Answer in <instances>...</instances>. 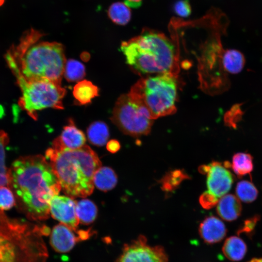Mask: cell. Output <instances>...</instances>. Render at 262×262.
<instances>
[{"mask_svg":"<svg viewBox=\"0 0 262 262\" xmlns=\"http://www.w3.org/2000/svg\"><path fill=\"white\" fill-rule=\"evenodd\" d=\"M8 187L21 212L33 221H43L50 214L49 203L61 190L50 164L41 155L19 157L8 170Z\"/></svg>","mask_w":262,"mask_h":262,"instance_id":"6da1fadb","label":"cell"},{"mask_svg":"<svg viewBox=\"0 0 262 262\" xmlns=\"http://www.w3.org/2000/svg\"><path fill=\"white\" fill-rule=\"evenodd\" d=\"M43 35L29 29L6 53V62L16 81L48 80L61 83L66 62L64 46L56 42H38Z\"/></svg>","mask_w":262,"mask_h":262,"instance_id":"7a4b0ae2","label":"cell"},{"mask_svg":"<svg viewBox=\"0 0 262 262\" xmlns=\"http://www.w3.org/2000/svg\"><path fill=\"white\" fill-rule=\"evenodd\" d=\"M46 157L66 195L71 198L84 197L92 194L94 176L101 163L88 146L76 149L49 148Z\"/></svg>","mask_w":262,"mask_h":262,"instance_id":"3957f363","label":"cell"},{"mask_svg":"<svg viewBox=\"0 0 262 262\" xmlns=\"http://www.w3.org/2000/svg\"><path fill=\"white\" fill-rule=\"evenodd\" d=\"M126 63L137 74H176L177 56L173 42L164 33L144 29L137 36L122 42Z\"/></svg>","mask_w":262,"mask_h":262,"instance_id":"277c9868","label":"cell"},{"mask_svg":"<svg viewBox=\"0 0 262 262\" xmlns=\"http://www.w3.org/2000/svg\"><path fill=\"white\" fill-rule=\"evenodd\" d=\"M42 226L11 218L0 210V262H46Z\"/></svg>","mask_w":262,"mask_h":262,"instance_id":"5b68a950","label":"cell"},{"mask_svg":"<svg viewBox=\"0 0 262 262\" xmlns=\"http://www.w3.org/2000/svg\"><path fill=\"white\" fill-rule=\"evenodd\" d=\"M176 75L169 72L143 77L129 93L147 109L153 119L173 114L178 96Z\"/></svg>","mask_w":262,"mask_h":262,"instance_id":"8992f818","label":"cell"},{"mask_svg":"<svg viewBox=\"0 0 262 262\" xmlns=\"http://www.w3.org/2000/svg\"><path fill=\"white\" fill-rule=\"evenodd\" d=\"M21 92L18 104L33 119L37 118V112L51 108L63 109V99L66 89L61 84L48 80L16 81Z\"/></svg>","mask_w":262,"mask_h":262,"instance_id":"52a82bcc","label":"cell"},{"mask_svg":"<svg viewBox=\"0 0 262 262\" xmlns=\"http://www.w3.org/2000/svg\"><path fill=\"white\" fill-rule=\"evenodd\" d=\"M111 120L125 134L137 137L150 132L154 119L147 109L129 93L117 99Z\"/></svg>","mask_w":262,"mask_h":262,"instance_id":"ba28073f","label":"cell"},{"mask_svg":"<svg viewBox=\"0 0 262 262\" xmlns=\"http://www.w3.org/2000/svg\"><path fill=\"white\" fill-rule=\"evenodd\" d=\"M115 262H168L163 247L151 246L143 235L130 243L126 244Z\"/></svg>","mask_w":262,"mask_h":262,"instance_id":"9c48e42d","label":"cell"},{"mask_svg":"<svg viewBox=\"0 0 262 262\" xmlns=\"http://www.w3.org/2000/svg\"><path fill=\"white\" fill-rule=\"evenodd\" d=\"M225 164L213 162L209 165L200 166L199 172L207 174L208 191L219 198L230 190L233 182L232 174Z\"/></svg>","mask_w":262,"mask_h":262,"instance_id":"30bf717a","label":"cell"},{"mask_svg":"<svg viewBox=\"0 0 262 262\" xmlns=\"http://www.w3.org/2000/svg\"><path fill=\"white\" fill-rule=\"evenodd\" d=\"M76 203L70 197L56 195L50 201V214L61 223L77 231L80 222L76 212Z\"/></svg>","mask_w":262,"mask_h":262,"instance_id":"8fae6325","label":"cell"},{"mask_svg":"<svg viewBox=\"0 0 262 262\" xmlns=\"http://www.w3.org/2000/svg\"><path fill=\"white\" fill-rule=\"evenodd\" d=\"M77 231L61 223L56 225L50 232L51 246L56 252L66 253L70 251L76 243L87 239L92 235L90 229L81 230L78 236L75 233Z\"/></svg>","mask_w":262,"mask_h":262,"instance_id":"7c38bea8","label":"cell"},{"mask_svg":"<svg viewBox=\"0 0 262 262\" xmlns=\"http://www.w3.org/2000/svg\"><path fill=\"white\" fill-rule=\"evenodd\" d=\"M86 138L83 132L75 125L72 119L64 127L61 135L52 142V148L76 149L85 145Z\"/></svg>","mask_w":262,"mask_h":262,"instance_id":"4fadbf2b","label":"cell"},{"mask_svg":"<svg viewBox=\"0 0 262 262\" xmlns=\"http://www.w3.org/2000/svg\"><path fill=\"white\" fill-rule=\"evenodd\" d=\"M199 231L205 242L214 244L221 241L225 237L227 229L221 220L214 216H210L200 223Z\"/></svg>","mask_w":262,"mask_h":262,"instance_id":"5bb4252c","label":"cell"},{"mask_svg":"<svg viewBox=\"0 0 262 262\" xmlns=\"http://www.w3.org/2000/svg\"><path fill=\"white\" fill-rule=\"evenodd\" d=\"M216 210L223 219L231 221L236 220L240 215L242 206L237 197L232 194H228L220 198Z\"/></svg>","mask_w":262,"mask_h":262,"instance_id":"9a60e30c","label":"cell"},{"mask_svg":"<svg viewBox=\"0 0 262 262\" xmlns=\"http://www.w3.org/2000/svg\"><path fill=\"white\" fill-rule=\"evenodd\" d=\"M244 54L235 49H225L222 57V66L225 73L236 74L241 72L245 65Z\"/></svg>","mask_w":262,"mask_h":262,"instance_id":"2e32d148","label":"cell"},{"mask_svg":"<svg viewBox=\"0 0 262 262\" xmlns=\"http://www.w3.org/2000/svg\"><path fill=\"white\" fill-rule=\"evenodd\" d=\"M247 247L245 243L240 238L232 236L227 238L224 242L222 251L229 260L237 262L245 256Z\"/></svg>","mask_w":262,"mask_h":262,"instance_id":"e0dca14e","label":"cell"},{"mask_svg":"<svg viewBox=\"0 0 262 262\" xmlns=\"http://www.w3.org/2000/svg\"><path fill=\"white\" fill-rule=\"evenodd\" d=\"M98 87L91 82L82 80L74 87L73 94L76 104L85 105L90 103L92 99L98 96Z\"/></svg>","mask_w":262,"mask_h":262,"instance_id":"ac0fdd59","label":"cell"},{"mask_svg":"<svg viewBox=\"0 0 262 262\" xmlns=\"http://www.w3.org/2000/svg\"><path fill=\"white\" fill-rule=\"evenodd\" d=\"M94 185L98 189L106 192L113 189L117 184V178L115 171L110 167L99 168L95 173Z\"/></svg>","mask_w":262,"mask_h":262,"instance_id":"d6986e66","label":"cell"},{"mask_svg":"<svg viewBox=\"0 0 262 262\" xmlns=\"http://www.w3.org/2000/svg\"><path fill=\"white\" fill-rule=\"evenodd\" d=\"M76 212L79 222L89 225L96 219L98 209L93 202L88 199H83L77 202Z\"/></svg>","mask_w":262,"mask_h":262,"instance_id":"ffe728a7","label":"cell"},{"mask_svg":"<svg viewBox=\"0 0 262 262\" xmlns=\"http://www.w3.org/2000/svg\"><path fill=\"white\" fill-rule=\"evenodd\" d=\"M87 134L91 143L95 146H102L106 143L109 138V129L104 122L95 121L87 128Z\"/></svg>","mask_w":262,"mask_h":262,"instance_id":"44dd1931","label":"cell"},{"mask_svg":"<svg viewBox=\"0 0 262 262\" xmlns=\"http://www.w3.org/2000/svg\"><path fill=\"white\" fill-rule=\"evenodd\" d=\"M109 18L116 24L125 25L131 20V13L130 7L124 2L112 3L107 11Z\"/></svg>","mask_w":262,"mask_h":262,"instance_id":"7402d4cb","label":"cell"},{"mask_svg":"<svg viewBox=\"0 0 262 262\" xmlns=\"http://www.w3.org/2000/svg\"><path fill=\"white\" fill-rule=\"evenodd\" d=\"M253 158L248 153H237L232 158L231 167L238 177L249 174L253 168Z\"/></svg>","mask_w":262,"mask_h":262,"instance_id":"603a6c76","label":"cell"},{"mask_svg":"<svg viewBox=\"0 0 262 262\" xmlns=\"http://www.w3.org/2000/svg\"><path fill=\"white\" fill-rule=\"evenodd\" d=\"M84 65L77 60L70 59L66 62L64 76L68 82L81 80L85 76Z\"/></svg>","mask_w":262,"mask_h":262,"instance_id":"cb8c5ba5","label":"cell"},{"mask_svg":"<svg viewBox=\"0 0 262 262\" xmlns=\"http://www.w3.org/2000/svg\"><path fill=\"white\" fill-rule=\"evenodd\" d=\"M236 193L239 200L244 202L249 203L256 199L258 192L252 182L247 180H243L237 183Z\"/></svg>","mask_w":262,"mask_h":262,"instance_id":"d4e9b609","label":"cell"},{"mask_svg":"<svg viewBox=\"0 0 262 262\" xmlns=\"http://www.w3.org/2000/svg\"><path fill=\"white\" fill-rule=\"evenodd\" d=\"M9 142V137L3 131L0 130V187H8V170L5 163L6 146Z\"/></svg>","mask_w":262,"mask_h":262,"instance_id":"484cf974","label":"cell"},{"mask_svg":"<svg viewBox=\"0 0 262 262\" xmlns=\"http://www.w3.org/2000/svg\"><path fill=\"white\" fill-rule=\"evenodd\" d=\"M188 176L180 170H175L166 174L162 179V188L165 191H171L177 188Z\"/></svg>","mask_w":262,"mask_h":262,"instance_id":"4316f807","label":"cell"},{"mask_svg":"<svg viewBox=\"0 0 262 262\" xmlns=\"http://www.w3.org/2000/svg\"><path fill=\"white\" fill-rule=\"evenodd\" d=\"M16 203V198L12 190L8 186L0 187V210H8Z\"/></svg>","mask_w":262,"mask_h":262,"instance_id":"83f0119b","label":"cell"},{"mask_svg":"<svg viewBox=\"0 0 262 262\" xmlns=\"http://www.w3.org/2000/svg\"><path fill=\"white\" fill-rule=\"evenodd\" d=\"M175 13L182 17H187L191 13L192 9L188 0H179L176 1L173 6Z\"/></svg>","mask_w":262,"mask_h":262,"instance_id":"f1b7e54d","label":"cell"},{"mask_svg":"<svg viewBox=\"0 0 262 262\" xmlns=\"http://www.w3.org/2000/svg\"><path fill=\"white\" fill-rule=\"evenodd\" d=\"M218 198L208 191L204 192L199 197V203L206 209L213 207L218 202Z\"/></svg>","mask_w":262,"mask_h":262,"instance_id":"f546056e","label":"cell"},{"mask_svg":"<svg viewBox=\"0 0 262 262\" xmlns=\"http://www.w3.org/2000/svg\"><path fill=\"white\" fill-rule=\"evenodd\" d=\"M239 108L238 107H235L225 115L224 121L228 126L235 128L236 126V123L239 120V118L242 115H239V111H237Z\"/></svg>","mask_w":262,"mask_h":262,"instance_id":"4dcf8cb0","label":"cell"},{"mask_svg":"<svg viewBox=\"0 0 262 262\" xmlns=\"http://www.w3.org/2000/svg\"><path fill=\"white\" fill-rule=\"evenodd\" d=\"M106 148L110 152L115 153L120 149V144L117 140L112 139L107 143Z\"/></svg>","mask_w":262,"mask_h":262,"instance_id":"1f68e13d","label":"cell"},{"mask_svg":"<svg viewBox=\"0 0 262 262\" xmlns=\"http://www.w3.org/2000/svg\"><path fill=\"white\" fill-rule=\"evenodd\" d=\"M143 0H125L124 2L129 7L137 8L142 4Z\"/></svg>","mask_w":262,"mask_h":262,"instance_id":"d6a6232c","label":"cell"},{"mask_svg":"<svg viewBox=\"0 0 262 262\" xmlns=\"http://www.w3.org/2000/svg\"><path fill=\"white\" fill-rule=\"evenodd\" d=\"M248 262H262V258H254Z\"/></svg>","mask_w":262,"mask_h":262,"instance_id":"836d02e7","label":"cell"},{"mask_svg":"<svg viewBox=\"0 0 262 262\" xmlns=\"http://www.w3.org/2000/svg\"><path fill=\"white\" fill-rule=\"evenodd\" d=\"M4 0H0V6H1L4 2Z\"/></svg>","mask_w":262,"mask_h":262,"instance_id":"e575fe53","label":"cell"}]
</instances>
